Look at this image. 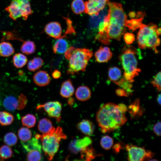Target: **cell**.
Instances as JSON below:
<instances>
[{"label":"cell","mask_w":161,"mask_h":161,"mask_svg":"<svg viewBox=\"0 0 161 161\" xmlns=\"http://www.w3.org/2000/svg\"><path fill=\"white\" fill-rule=\"evenodd\" d=\"M156 31L158 35L159 36L161 34V28H157Z\"/></svg>","instance_id":"c3c4849f"},{"label":"cell","mask_w":161,"mask_h":161,"mask_svg":"<svg viewBox=\"0 0 161 161\" xmlns=\"http://www.w3.org/2000/svg\"><path fill=\"white\" fill-rule=\"evenodd\" d=\"M13 60L14 65L17 68H21L24 66L28 61L27 57L21 53L15 54L13 57Z\"/></svg>","instance_id":"d4e9b609"},{"label":"cell","mask_w":161,"mask_h":161,"mask_svg":"<svg viewBox=\"0 0 161 161\" xmlns=\"http://www.w3.org/2000/svg\"><path fill=\"white\" fill-rule=\"evenodd\" d=\"M77 127L82 133L87 135H91L93 133L94 126L89 120H84L81 121L77 125Z\"/></svg>","instance_id":"e0dca14e"},{"label":"cell","mask_w":161,"mask_h":161,"mask_svg":"<svg viewBox=\"0 0 161 161\" xmlns=\"http://www.w3.org/2000/svg\"><path fill=\"white\" fill-rule=\"evenodd\" d=\"M126 149L128 152V160L130 161H141L151 159L154 154L144 147L127 144Z\"/></svg>","instance_id":"52a82bcc"},{"label":"cell","mask_w":161,"mask_h":161,"mask_svg":"<svg viewBox=\"0 0 161 161\" xmlns=\"http://www.w3.org/2000/svg\"><path fill=\"white\" fill-rule=\"evenodd\" d=\"M135 16V14L134 13H133V12H132L131 13H130V17H134V16Z\"/></svg>","instance_id":"681fc988"},{"label":"cell","mask_w":161,"mask_h":161,"mask_svg":"<svg viewBox=\"0 0 161 161\" xmlns=\"http://www.w3.org/2000/svg\"><path fill=\"white\" fill-rule=\"evenodd\" d=\"M33 79L37 85L43 86L48 85L50 81L49 75L46 71L41 70L37 72L34 75Z\"/></svg>","instance_id":"5bb4252c"},{"label":"cell","mask_w":161,"mask_h":161,"mask_svg":"<svg viewBox=\"0 0 161 161\" xmlns=\"http://www.w3.org/2000/svg\"><path fill=\"white\" fill-rule=\"evenodd\" d=\"M21 120L23 125L28 128L34 127L36 122L35 117L33 114H29L22 117Z\"/></svg>","instance_id":"f546056e"},{"label":"cell","mask_w":161,"mask_h":161,"mask_svg":"<svg viewBox=\"0 0 161 161\" xmlns=\"http://www.w3.org/2000/svg\"><path fill=\"white\" fill-rule=\"evenodd\" d=\"M64 54L65 58L69 61L67 72L74 75L79 71L85 70L93 52L88 49L71 46L68 48Z\"/></svg>","instance_id":"3957f363"},{"label":"cell","mask_w":161,"mask_h":161,"mask_svg":"<svg viewBox=\"0 0 161 161\" xmlns=\"http://www.w3.org/2000/svg\"><path fill=\"white\" fill-rule=\"evenodd\" d=\"M44 30L47 35L54 38L58 39L62 38V28L58 22L52 21L48 23L45 26Z\"/></svg>","instance_id":"8fae6325"},{"label":"cell","mask_w":161,"mask_h":161,"mask_svg":"<svg viewBox=\"0 0 161 161\" xmlns=\"http://www.w3.org/2000/svg\"><path fill=\"white\" fill-rule=\"evenodd\" d=\"M15 51L12 45L7 42L0 43V55L4 57H8L12 55Z\"/></svg>","instance_id":"603a6c76"},{"label":"cell","mask_w":161,"mask_h":161,"mask_svg":"<svg viewBox=\"0 0 161 161\" xmlns=\"http://www.w3.org/2000/svg\"><path fill=\"white\" fill-rule=\"evenodd\" d=\"M117 106L124 113L127 111L126 106L124 104L120 103Z\"/></svg>","instance_id":"f6af8a7d"},{"label":"cell","mask_w":161,"mask_h":161,"mask_svg":"<svg viewBox=\"0 0 161 161\" xmlns=\"http://www.w3.org/2000/svg\"><path fill=\"white\" fill-rule=\"evenodd\" d=\"M5 10L9 13L10 17L14 20L22 17L21 10L16 0H13L10 4L5 8Z\"/></svg>","instance_id":"4fadbf2b"},{"label":"cell","mask_w":161,"mask_h":161,"mask_svg":"<svg viewBox=\"0 0 161 161\" xmlns=\"http://www.w3.org/2000/svg\"><path fill=\"white\" fill-rule=\"evenodd\" d=\"M112 55V53L109 48L106 47H100L95 54L96 61L100 63L109 61Z\"/></svg>","instance_id":"7c38bea8"},{"label":"cell","mask_w":161,"mask_h":161,"mask_svg":"<svg viewBox=\"0 0 161 161\" xmlns=\"http://www.w3.org/2000/svg\"><path fill=\"white\" fill-rule=\"evenodd\" d=\"M143 18V17L138 18L132 19L129 20H127L125 23V26L128 27L129 30L134 31L140 28L143 24L142 21Z\"/></svg>","instance_id":"d6a6232c"},{"label":"cell","mask_w":161,"mask_h":161,"mask_svg":"<svg viewBox=\"0 0 161 161\" xmlns=\"http://www.w3.org/2000/svg\"><path fill=\"white\" fill-rule=\"evenodd\" d=\"M14 120L13 116L6 111L0 112V124L3 126L10 125Z\"/></svg>","instance_id":"f1b7e54d"},{"label":"cell","mask_w":161,"mask_h":161,"mask_svg":"<svg viewBox=\"0 0 161 161\" xmlns=\"http://www.w3.org/2000/svg\"><path fill=\"white\" fill-rule=\"evenodd\" d=\"M18 138L16 134L13 132L7 133L4 136V141L7 145L12 146L17 143Z\"/></svg>","instance_id":"836d02e7"},{"label":"cell","mask_w":161,"mask_h":161,"mask_svg":"<svg viewBox=\"0 0 161 161\" xmlns=\"http://www.w3.org/2000/svg\"><path fill=\"white\" fill-rule=\"evenodd\" d=\"M53 127L51 121L46 118L41 119L38 124V130L42 134L48 133Z\"/></svg>","instance_id":"44dd1931"},{"label":"cell","mask_w":161,"mask_h":161,"mask_svg":"<svg viewBox=\"0 0 161 161\" xmlns=\"http://www.w3.org/2000/svg\"><path fill=\"white\" fill-rule=\"evenodd\" d=\"M43 108L49 116L55 118L58 122L61 120V113L62 109L61 104L57 101H49L44 104L39 105L37 107L38 109Z\"/></svg>","instance_id":"ba28073f"},{"label":"cell","mask_w":161,"mask_h":161,"mask_svg":"<svg viewBox=\"0 0 161 161\" xmlns=\"http://www.w3.org/2000/svg\"><path fill=\"white\" fill-rule=\"evenodd\" d=\"M57 39L53 47L54 52L56 54L64 53L68 48L67 41L63 38Z\"/></svg>","instance_id":"ffe728a7"},{"label":"cell","mask_w":161,"mask_h":161,"mask_svg":"<svg viewBox=\"0 0 161 161\" xmlns=\"http://www.w3.org/2000/svg\"><path fill=\"white\" fill-rule=\"evenodd\" d=\"M13 151L11 148L7 145H4L0 147V157L6 160L11 157Z\"/></svg>","instance_id":"e575fe53"},{"label":"cell","mask_w":161,"mask_h":161,"mask_svg":"<svg viewBox=\"0 0 161 161\" xmlns=\"http://www.w3.org/2000/svg\"><path fill=\"white\" fill-rule=\"evenodd\" d=\"M116 93L119 96L126 97L128 95L126 92L122 89H116Z\"/></svg>","instance_id":"7bdbcfd3"},{"label":"cell","mask_w":161,"mask_h":161,"mask_svg":"<svg viewBox=\"0 0 161 161\" xmlns=\"http://www.w3.org/2000/svg\"><path fill=\"white\" fill-rule=\"evenodd\" d=\"M161 73L160 72H158L151 82L153 86L158 91L161 90Z\"/></svg>","instance_id":"f35d334b"},{"label":"cell","mask_w":161,"mask_h":161,"mask_svg":"<svg viewBox=\"0 0 161 161\" xmlns=\"http://www.w3.org/2000/svg\"><path fill=\"white\" fill-rule=\"evenodd\" d=\"M113 143V139L108 135L103 136L100 141V144L102 147L106 150H109L112 147Z\"/></svg>","instance_id":"74e56055"},{"label":"cell","mask_w":161,"mask_h":161,"mask_svg":"<svg viewBox=\"0 0 161 161\" xmlns=\"http://www.w3.org/2000/svg\"><path fill=\"white\" fill-rule=\"evenodd\" d=\"M61 75V72L57 70H55L53 72L52 75V77L55 79H58L60 77Z\"/></svg>","instance_id":"ee69618b"},{"label":"cell","mask_w":161,"mask_h":161,"mask_svg":"<svg viewBox=\"0 0 161 161\" xmlns=\"http://www.w3.org/2000/svg\"><path fill=\"white\" fill-rule=\"evenodd\" d=\"M114 82L124 89L128 95L131 94L132 91L131 88L132 86L131 84V82L126 80L123 78L118 81H117Z\"/></svg>","instance_id":"8d00e7d4"},{"label":"cell","mask_w":161,"mask_h":161,"mask_svg":"<svg viewBox=\"0 0 161 161\" xmlns=\"http://www.w3.org/2000/svg\"><path fill=\"white\" fill-rule=\"evenodd\" d=\"M124 39L126 44L130 45L134 41L135 36L132 33L127 32L124 34Z\"/></svg>","instance_id":"60d3db41"},{"label":"cell","mask_w":161,"mask_h":161,"mask_svg":"<svg viewBox=\"0 0 161 161\" xmlns=\"http://www.w3.org/2000/svg\"><path fill=\"white\" fill-rule=\"evenodd\" d=\"M161 94H159L157 98V100L158 103L160 105H161Z\"/></svg>","instance_id":"7dc6e473"},{"label":"cell","mask_w":161,"mask_h":161,"mask_svg":"<svg viewBox=\"0 0 161 161\" xmlns=\"http://www.w3.org/2000/svg\"><path fill=\"white\" fill-rule=\"evenodd\" d=\"M3 105L4 107L9 111H14L18 109V101L15 97L9 96L4 100Z\"/></svg>","instance_id":"7402d4cb"},{"label":"cell","mask_w":161,"mask_h":161,"mask_svg":"<svg viewBox=\"0 0 161 161\" xmlns=\"http://www.w3.org/2000/svg\"><path fill=\"white\" fill-rule=\"evenodd\" d=\"M127 111L133 117H138L143 114L144 110L140 105V100L137 99L128 107Z\"/></svg>","instance_id":"2e32d148"},{"label":"cell","mask_w":161,"mask_h":161,"mask_svg":"<svg viewBox=\"0 0 161 161\" xmlns=\"http://www.w3.org/2000/svg\"><path fill=\"white\" fill-rule=\"evenodd\" d=\"M137 50L129 45L125 46L118 56L124 70L123 78L133 82L134 78L139 75L141 70L137 68V61L136 55Z\"/></svg>","instance_id":"277c9868"},{"label":"cell","mask_w":161,"mask_h":161,"mask_svg":"<svg viewBox=\"0 0 161 161\" xmlns=\"http://www.w3.org/2000/svg\"><path fill=\"white\" fill-rule=\"evenodd\" d=\"M20 7L22 17L23 19L26 20L28 16L32 14V11L31 9L29 0H16Z\"/></svg>","instance_id":"d6986e66"},{"label":"cell","mask_w":161,"mask_h":161,"mask_svg":"<svg viewBox=\"0 0 161 161\" xmlns=\"http://www.w3.org/2000/svg\"><path fill=\"white\" fill-rule=\"evenodd\" d=\"M153 130L154 133L158 136L161 135V122H158L154 126Z\"/></svg>","instance_id":"b9f144b4"},{"label":"cell","mask_w":161,"mask_h":161,"mask_svg":"<svg viewBox=\"0 0 161 161\" xmlns=\"http://www.w3.org/2000/svg\"><path fill=\"white\" fill-rule=\"evenodd\" d=\"M75 95L77 99L79 100L85 101L90 97L91 92L87 86H80L76 90Z\"/></svg>","instance_id":"ac0fdd59"},{"label":"cell","mask_w":161,"mask_h":161,"mask_svg":"<svg viewBox=\"0 0 161 161\" xmlns=\"http://www.w3.org/2000/svg\"><path fill=\"white\" fill-rule=\"evenodd\" d=\"M22 144L24 148L27 151L33 149L41 150L42 146L37 139L35 137L26 142H23Z\"/></svg>","instance_id":"4316f807"},{"label":"cell","mask_w":161,"mask_h":161,"mask_svg":"<svg viewBox=\"0 0 161 161\" xmlns=\"http://www.w3.org/2000/svg\"><path fill=\"white\" fill-rule=\"evenodd\" d=\"M74 92V89L70 80L63 83L60 91V94L62 96L66 98L69 97L73 95Z\"/></svg>","instance_id":"9a60e30c"},{"label":"cell","mask_w":161,"mask_h":161,"mask_svg":"<svg viewBox=\"0 0 161 161\" xmlns=\"http://www.w3.org/2000/svg\"><path fill=\"white\" fill-rule=\"evenodd\" d=\"M35 137L40 139L41 142L42 148L47 159L51 160L57 153L59 147V143L62 139L66 138L62 128L58 126L53 127L48 133L40 135L38 134Z\"/></svg>","instance_id":"5b68a950"},{"label":"cell","mask_w":161,"mask_h":161,"mask_svg":"<svg viewBox=\"0 0 161 161\" xmlns=\"http://www.w3.org/2000/svg\"><path fill=\"white\" fill-rule=\"evenodd\" d=\"M18 100L19 104L18 109L21 110L26 106L27 102V98L23 94H21L18 96Z\"/></svg>","instance_id":"ab89813d"},{"label":"cell","mask_w":161,"mask_h":161,"mask_svg":"<svg viewBox=\"0 0 161 161\" xmlns=\"http://www.w3.org/2000/svg\"><path fill=\"white\" fill-rule=\"evenodd\" d=\"M108 4L109 37L110 38L119 41L126 32L125 24L127 17L121 4L109 2Z\"/></svg>","instance_id":"7a4b0ae2"},{"label":"cell","mask_w":161,"mask_h":161,"mask_svg":"<svg viewBox=\"0 0 161 161\" xmlns=\"http://www.w3.org/2000/svg\"><path fill=\"white\" fill-rule=\"evenodd\" d=\"M125 113L112 103L101 106L96 114V120L102 132H109L123 125L127 121Z\"/></svg>","instance_id":"6da1fadb"},{"label":"cell","mask_w":161,"mask_h":161,"mask_svg":"<svg viewBox=\"0 0 161 161\" xmlns=\"http://www.w3.org/2000/svg\"><path fill=\"white\" fill-rule=\"evenodd\" d=\"M109 1V0H88L85 2L84 12L90 16H97Z\"/></svg>","instance_id":"9c48e42d"},{"label":"cell","mask_w":161,"mask_h":161,"mask_svg":"<svg viewBox=\"0 0 161 161\" xmlns=\"http://www.w3.org/2000/svg\"><path fill=\"white\" fill-rule=\"evenodd\" d=\"M35 49V46L33 42L30 41H27L22 44L20 50L23 53L29 55L34 53Z\"/></svg>","instance_id":"83f0119b"},{"label":"cell","mask_w":161,"mask_h":161,"mask_svg":"<svg viewBox=\"0 0 161 161\" xmlns=\"http://www.w3.org/2000/svg\"><path fill=\"white\" fill-rule=\"evenodd\" d=\"M18 136L22 142H27L31 139L32 133L31 131L27 128L21 127L18 131Z\"/></svg>","instance_id":"4dcf8cb0"},{"label":"cell","mask_w":161,"mask_h":161,"mask_svg":"<svg viewBox=\"0 0 161 161\" xmlns=\"http://www.w3.org/2000/svg\"><path fill=\"white\" fill-rule=\"evenodd\" d=\"M41 150H31L28 151L27 155V160L29 161H40L41 159Z\"/></svg>","instance_id":"d590c367"},{"label":"cell","mask_w":161,"mask_h":161,"mask_svg":"<svg viewBox=\"0 0 161 161\" xmlns=\"http://www.w3.org/2000/svg\"><path fill=\"white\" fill-rule=\"evenodd\" d=\"M73 12L76 14H80L84 12L85 2L83 0H73L71 4Z\"/></svg>","instance_id":"484cf974"},{"label":"cell","mask_w":161,"mask_h":161,"mask_svg":"<svg viewBox=\"0 0 161 161\" xmlns=\"http://www.w3.org/2000/svg\"><path fill=\"white\" fill-rule=\"evenodd\" d=\"M122 75L120 69L116 67H113L109 69L108 75L110 79L115 82L120 78Z\"/></svg>","instance_id":"1f68e13d"},{"label":"cell","mask_w":161,"mask_h":161,"mask_svg":"<svg viewBox=\"0 0 161 161\" xmlns=\"http://www.w3.org/2000/svg\"><path fill=\"white\" fill-rule=\"evenodd\" d=\"M108 24L109 16L107 14L104 17L103 21L100 23L99 32L95 38V40L106 45H108L110 44V38L108 34Z\"/></svg>","instance_id":"30bf717a"},{"label":"cell","mask_w":161,"mask_h":161,"mask_svg":"<svg viewBox=\"0 0 161 161\" xmlns=\"http://www.w3.org/2000/svg\"><path fill=\"white\" fill-rule=\"evenodd\" d=\"M157 28V25L153 23L142 24L137 36L139 48L144 49L147 47L152 49L156 53H158L157 47L160 45V41L156 31Z\"/></svg>","instance_id":"8992f818"},{"label":"cell","mask_w":161,"mask_h":161,"mask_svg":"<svg viewBox=\"0 0 161 161\" xmlns=\"http://www.w3.org/2000/svg\"><path fill=\"white\" fill-rule=\"evenodd\" d=\"M44 61L39 57H35L31 59L28 62L27 68L31 72H34L39 69L43 65Z\"/></svg>","instance_id":"cb8c5ba5"},{"label":"cell","mask_w":161,"mask_h":161,"mask_svg":"<svg viewBox=\"0 0 161 161\" xmlns=\"http://www.w3.org/2000/svg\"><path fill=\"white\" fill-rule=\"evenodd\" d=\"M121 146L119 144L117 143L115 144L113 147L114 151L116 152H118L121 148Z\"/></svg>","instance_id":"bcb514c9"}]
</instances>
